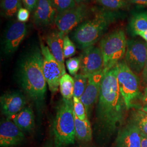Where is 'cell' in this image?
I'll return each mask as SVG.
<instances>
[{"label":"cell","instance_id":"obj_14","mask_svg":"<svg viewBox=\"0 0 147 147\" xmlns=\"http://www.w3.org/2000/svg\"><path fill=\"white\" fill-rule=\"evenodd\" d=\"M104 75V70L90 75L84 93L80 98L86 109L89 117L94 105L98 102L101 87L102 80Z\"/></svg>","mask_w":147,"mask_h":147},{"label":"cell","instance_id":"obj_39","mask_svg":"<svg viewBox=\"0 0 147 147\" xmlns=\"http://www.w3.org/2000/svg\"><path fill=\"white\" fill-rule=\"evenodd\" d=\"M93 147V146H81V147Z\"/></svg>","mask_w":147,"mask_h":147},{"label":"cell","instance_id":"obj_9","mask_svg":"<svg viewBox=\"0 0 147 147\" xmlns=\"http://www.w3.org/2000/svg\"><path fill=\"white\" fill-rule=\"evenodd\" d=\"M27 33L26 24L18 20L9 22L3 33L2 38V51L11 55L18 49Z\"/></svg>","mask_w":147,"mask_h":147},{"label":"cell","instance_id":"obj_27","mask_svg":"<svg viewBox=\"0 0 147 147\" xmlns=\"http://www.w3.org/2000/svg\"><path fill=\"white\" fill-rule=\"evenodd\" d=\"M76 52V46L69 36L67 34L63 40V53L65 58H71Z\"/></svg>","mask_w":147,"mask_h":147},{"label":"cell","instance_id":"obj_1","mask_svg":"<svg viewBox=\"0 0 147 147\" xmlns=\"http://www.w3.org/2000/svg\"><path fill=\"white\" fill-rule=\"evenodd\" d=\"M117 64L104 73L96 109L95 130L99 139L107 141L123 125L126 105L117 81Z\"/></svg>","mask_w":147,"mask_h":147},{"label":"cell","instance_id":"obj_29","mask_svg":"<svg viewBox=\"0 0 147 147\" xmlns=\"http://www.w3.org/2000/svg\"><path fill=\"white\" fill-rule=\"evenodd\" d=\"M65 65L70 75L75 76L78 74L81 68V60L80 56L68 58L65 61Z\"/></svg>","mask_w":147,"mask_h":147},{"label":"cell","instance_id":"obj_19","mask_svg":"<svg viewBox=\"0 0 147 147\" xmlns=\"http://www.w3.org/2000/svg\"><path fill=\"white\" fill-rule=\"evenodd\" d=\"M76 138L81 142L88 143L92 140L93 131L88 118L82 121L79 119L74 112Z\"/></svg>","mask_w":147,"mask_h":147},{"label":"cell","instance_id":"obj_17","mask_svg":"<svg viewBox=\"0 0 147 147\" xmlns=\"http://www.w3.org/2000/svg\"><path fill=\"white\" fill-rule=\"evenodd\" d=\"M65 34L62 32L55 31L48 34L46 37V42L50 51L57 61L63 73L66 74L63 53V40Z\"/></svg>","mask_w":147,"mask_h":147},{"label":"cell","instance_id":"obj_7","mask_svg":"<svg viewBox=\"0 0 147 147\" xmlns=\"http://www.w3.org/2000/svg\"><path fill=\"white\" fill-rule=\"evenodd\" d=\"M90 11L85 3L77 5L67 11L58 13L55 24L58 31L68 34L89 18Z\"/></svg>","mask_w":147,"mask_h":147},{"label":"cell","instance_id":"obj_8","mask_svg":"<svg viewBox=\"0 0 147 147\" xmlns=\"http://www.w3.org/2000/svg\"><path fill=\"white\" fill-rule=\"evenodd\" d=\"M40 49L43 57V74L50 90L55 93L58 91L60 79L64 74L48 47L41 42Z\"/></svg>","mask_w":147,"mask_h":147},{"label":"cell","instance_id":"obj_4","mask_svg":"<svg viewBox=\"0 0 147 147\" xmlns=\"http://www.w3.org/2000/svg\"><path fill=\"white\" fill-rule=\"evenodd\" d=\"M53 132L55 147H67L75 143L73 100L63 98L59 102L53 122Z\"/></svg>","mask_w":147,"mask_h":147},{"label":"cell","instance_id":"obj_5","mask_svg":"<svg viewBox=\"0 0 147 147\" xmlns=\"http://www.w3.org/2000/svg\"><path fill=\"white\" fill-rule=\"evenodd\" d=\"M127 40L123 30L119 29L103 37L100 47L103 55L104 73L112 68L125 55Z\"/></svg>","mask_w":147,"mask_h":147},{"label":"cell","instance_id":"obj_25","mask_svg":"<svg viewBox=\"0 0 147 147\" xmlns=\"http://www.w3.org/2000/svg\"><path fill=\"white\" fill-rule=\"evenodd\" d=\"M98 3L107 10L117 11L124 8L127 5L126 0H96Z\"/></svg>","mask_w":147,"mask_h":147},{"label":"cell","instance_id":"obj_6","mask_svg":"<svg viewBox=\"0 0 147 147\" xmlns=\"http://www.w3.org/2000/svg\"><path fill=\"white\" fill-rule=\"evenodd\" d=\"M117 81L119 90L127 110L133 108L134 102L141 99L140 91V80L129 67L125 60H121L117 64Z\"/></svg>","mask_w":147,"mask_h":147},{"label":"cell","instance_id":"obj_2","mask_svg":"<svg viewBox=\"0 0 147 147\" xmlns=\"http://www.w3.org/2000/svg\"><path fill=\"white\" fill-rule=\"evenodd\" d=\"M42 63L40 47L33 46L21 57L18 71L21 88L38 109H41L43 106L47 89Z\"/></svg>","mask_w":147,"mask_h":147},{"label":"cell","instance_id":"obj_32","mask_svg":"<svg viewBox=\"0 0 147 147\" xmlns=\"http://www.w3.org/2000/svg\"><path fill=\"white\" fill-rule=\"evenodd\" d=\"M128 3L138 5H147V0H126Z\"/></svg>","mask_w":147,"mask_h":147},{"label":"cell","instance_id":"obj_3","mask_svg":"<svg viewBox=\"0 0 147 147\" xmlns=\"http://www.w3.org/2000/svg\"><path fill=\"white\" fill-rule=\"evenodd\" d=\"M119 16L114 11H96L93 17L87 19L70 32V38L80 49L93 46L102 36L111 24Z\"/></svg>","mask_w":147,"mask_h":147},{"label":"cell","instance_id":"obj_16","mask_svg":"<svg viewBox=\"0 0 147 147\" xmlns=\"http://www.w3.org/2000/svg\"><path fill=\"white\" fill-rule=\"evenodd\" d=\"M57 14L51 0H38L33 14V22L38 27L48 26L55 22Z\"/></svg>","mask_w":147,"mask_h":147},{"label":"cell","instance_id":"obj_35","mask_svg":"<svg viewBox=\"0 0 147 147\" xmlns=\"http://www.w3.org/2000/svg\"><path fill=\"white\" fill-rule=\"evenodd\" d=\"M141 147H147V136L141 134Z\"/></svg>","mask_w":147,"mask_h":147},{"label":"cell","instance_id":"obj_33","mask_svg":"<svg viewBox=\"0 0 147 147\" xmlns=\"http://www.w3.org/2000/svg\"><path fill=\"white\" fill-rule=\"evenodd\" d=\"M142 77L143 82L144 83V84L147 85V59L145 65H144V67L142 71Z\"/></svg>","mask_w":147,"mask_h":147},{"label":"cell","instance_id":"obj_13","mask_svg":"<svg viewBox=\"0 0 147 147\" xmlns=\"http://www.w3.org/2000/svg\"><path fill=\"white\" fill-rule=\"evenodd\" d=\"M26 99L25 95L19 91H11L2 95L0 98L2 113L6 118L13 117L26 107Z\"/></svg>","mask_w":147,"mask_h":147},{"label":"cell","instance_id":"obj_15","mask_svg":"<svg viewBox=\"0 0 147 147\" xmlns=\"http://www.w3.org/2000/svg\"><path fill=\"white\" fill-rule=\"evenodd\" d=\"M115 145L116 147H141V132L129 120L119 129Z\"/></svg>","mask_w":147,"mask_h":147},{"label":"cell","instance_id":"obj_38","mask_svg":"<svg viewBox=\"0 0 147 147\" xmlns=\"http://www.w3.org/2000/svg\"><path fill=\"white\" fill-rule=\"evenodd\" d=\"M77 5H80V4H83L85 3L86 2L89 1L90 0H75Z\"/></svg>","mask_w":147,"mask_h":147},{"label":"cell","instance_id":"obj_30","mask_svg":"<svg viewBox=\"0 0 147 147\" xmlns=\"http://www.w3.org/2000/svg\"><path fill=\"white\" fill-rule=\"evenodd\" d=\"M30 15V11L26 8L21 7L18 11L16 14V17L18 20L21 22L25 23L28 20Z\"/></svg>","mask_w":147,"mask_h":147},{"label":"cell","instance_id":"obj_10","mask_svg":"<svg viewBox=\"0 0 147 147\" xmlns=\"http://www.w3.org/2000/svg\"><path fill=\"white\" fill-rule=\"evenodd\" d=\"M147 59V42L138 39L127 40L125 61L134 73H142Z\"/></svg>","mask_w":147,"mask_h":147},{"label":"cell","instance_id":"obj_37","mask_svg":"<svg viewBox=\"0 0 147 147\" xmlns=\"http://www.w3.org/2000/svg\"><path fill=\"white\" fill-rule=\"evenodd\" d=\"M135 108L137 109H140V110H141L147 113V104H144V105H143L142 106L137 107H135Z\"/></svg>","mask_w":147,"mask_h":147},{"label":"cell","instance_id":"obj_18","mask_svg":"<svg viewBox=\"0 0 147 147\" xmlns=\"http://www.w3.org/2000/svg\"><path fill=\"white\" fill-rule=\"evenodd\" d=\"M11 120L24 132L31 131L35 127L34 115L30 106H26Z\"/></svg>","mask_w":147,"mask_h":147},{"label":"cell","instance_id":"obj_31","mask_svg":"<svg viewBox=\"0 0 147 147\" xmlns=\"http://www.w3.org/2000/svg\"><path fill=\"white\" fill-rule=\"evenodd\" d=\"M38 0H22L23 5L28 10L31 11L35 10Z\"/></svg>","mask_w":147,"mask_h":147},{"label":"cell","instance_id":"obj_20","mask_svg":"<svg viewBox=\"0 0 147 147\" xmlns=\"http://www.w3.org/2000/svg\"><path fill=\"white\" fill-rule=\"evenodd\" d=\"M128 30L134 36L147 31V11H138L132 15L129 22Z\"/></svg>","mask_w":147,"mask_h":147},{"label":"cell","instance_id":"obj_26","mask_svg":"<svg viewBox=\"0 0 147 147\" xmlns=\"http://www.w3.org/2000/svg\"><path fill=\"white\" fill-rule=\"evenodd\" d=\"M74 112L76 117L81 120L84 121L88 118L86 109L83 102L76 97H73Z\"/></svg>","mask_w":147,"mask_h":147},{"label":"cell","instance_id":"obj_23","mask_svg":"<svg viewBox=\"0 0 147 147\" xmlns=\"http://www.w3.org/2000/svg\"><path fill=\"white\" fill-rule=\"evenodd\" d=\"M129 121L136 126L141 134L147 136V113L135 109L132 111Z\"/></svg>","mask_w":147,"mask_h":147},{"label":"cell","instance_id":"obj_21","mask_svg":"<svg viewBox=\"0 0 147 147\" xmlns=\"http://www.w3.org/2000/svg\"><path fill=\"white\" fill-rule=\"evenodd\" d=\"M74 78L68 74H65L59 81V90L63 98L73 100L74 96Z\"/></svg>","mask_w":147,"mask_h":147},{"label":"cell","instance_id":"obj_12","mask_svg":"<svg viewBox=\"0 0 147 147\" xmlns=\"http://www.w3.org/2000/svg\"><path fill=\"white\" fill-rule=\"evenodd\" d=\"M24 132L11 119L6 118L0 124V146L14 147L21 144L25 140Z\"/></svg>","mask_w":147,"mask_h":147},{"label":"cell","instance_id":"obj_34","mask_svg":"<svg viewBox=\"0 0 147 147\" xmlns=\"http://www.w3.org/2000/svg\"><path fill=\"white\" fill-rule=\"evenodd\" d=\"M141 99V101H142L143 105L147 104V87L144 89V93L142 94Z\"/></svg>","mask_w":147,"mask_h":147},{"label":"cell","instance_id":"obj_40","mask_svg":"<svg viewBox=\"0 0 147 147\" xmlns=\"http://www.w3.org/2000/svg\"><path fill=\"white\" fill-rule=\"evenodd\" d=\"M53 147V146H52L50 144V145H48V146H47L46 147Z\"/></svg>","mask_w":147,"mask_h":147},{"label":"cell","instance_id":"obj_22","mask_svg":"<svg viewBox=\"0 0 147 147\" xmlns=\"http://www.w3.org/2000/svg\"><path fill=\"white\" fill-rule=\"evenodd\" d=\"M22 0H2L1 15L4 18L10 19L16 15L21 8Z\"/></svg>","mask_w":147,"mask_h":147},{"label":"cell","instance_id":"obj_11","mask_svg":"<svg viewBox=\"0 0 147 147\" xmlns=\"http://www.w3.org/2000/svg\"><path fill=\"white\" fill-rule=\"evenodd\" d=\"M80 57V73L89 76L104 70V58L100 47L93 45L84 49Z\"/></svg>","mask_w":147,"mask_h":147},{"label":"cell","instance_id":"obj_24","mask_svg":"<svg viewBox=\"0 0 147 147\" xmlns=\"http://www.w3.org/2000/svg\"><path fill=\"white\" fill-rule=\"evenodd\" d=\"M88 76L82 74H78L74 76V96L80 98L87 87L88 80Z\"/></svg>","mask_w":147,"mask_h":147},{"label":"cell","instance_id":"obj_36","mask_svg":"<svg viewBox=\"0 0 147 147\" xmlns=\"http://www.w3.org/2000/svg\"><path fill=\"white\" fill-rule=\"evenodd\" d=\"M137 36H139L142 37V38L144 40H145V41L147 42V30L146 31L138 33Z\"/></svg>","mask_w":147,"mask_h":147},{"label":"cell","instance_id":"obj_28","mask_svg":"<svg viewBox=\"0 0 147 147\" xmlns=\"http://www.w3.org/2000/svg\"><path fill=\"white\" fill-rule=\"evenodd\" d=\"M51 1L58 13L73 8L77 5L75 0H51Z\"/></svg>","mask_w":147,"mask_h":147}]
</instances>
